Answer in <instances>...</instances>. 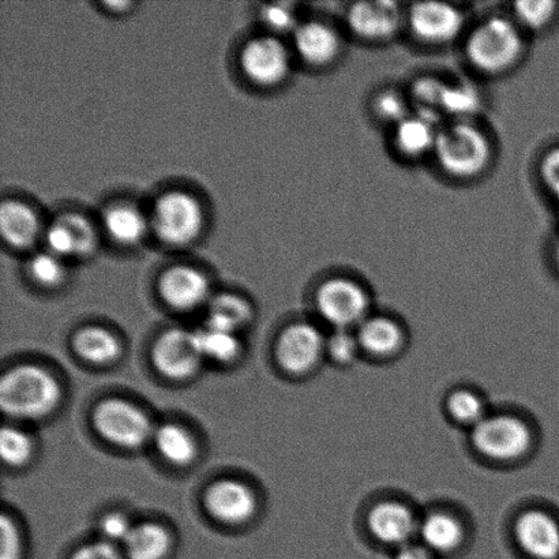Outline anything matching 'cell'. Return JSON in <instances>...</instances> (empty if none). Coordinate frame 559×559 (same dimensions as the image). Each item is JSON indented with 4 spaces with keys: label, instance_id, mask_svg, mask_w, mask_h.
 <instances>
[{
    "label": "cell",
    "instance_id": "1",
    "mask_svg": "<svg viewBox=\"0 0 559 559\" xmlns=\"http://www.w3.org/2000/svg\"><path fill=\"white\" fill-rule=\"evenodd\" d=\"M525 53L523 29L507 16H490L471 31L465 41V57L485 75L508 73Z\"/></svg>",
    "mask_w": 559,
    "mask_h": 559
},
{
    "label": "cell",
    "instance_id": "2",
    "mask_svg": "<svg viewBox=\"0 0 559 559\" xmlns=\"http://www.w3.org/2000/svg\"><path fill=\"white\" fill-rule=\"evenodd\" d=\"M435 156L449 177L471 180L481 177L490 168L492 145L479 126L471 120H453L442 126Z\"/></svg>",
    "mask_w": 559,
    "mask_h": 559
},
{
    "label": "cell",
    "instance_id": "3",
    "mask_svg": "<svg viewBox=\"0 0 559 559\" xmlns=\"http://www.w3.org/2000/svg\"><path fill=\"white\" fill-rule=\"evenodd\" d=\"M60 397L58 381L40 367H15L0 382L2 409L15 418H43L57 408Z\"/></svg>",
    "mask_w": 559,
    "mask_h": 559
},
{
    "label": "cell",
    "instance_id": "4",
    "mask_svg": "<svg viewBox=\"0 0 559 559\" xmlns=\"http://www.w3.org/2000/svg\"><path fill=\"white\" fill-rule=\"evenodd\" d=\"M471 443L480 456L508 463L523 459L531 451L534 435L527 421L519 416L489 414L471 429Z\"/></svg>",
    "mask_w": 559,
    "mask_h": 559
},
{
    "label": "cell",
    "instance_id": "5",
    "mask_svg": "<svg viewBox=\"0 0 559 559\" xmlns=\"http://www.w3.org/2000/svg\"><path fill=\"white\" fill-rule=\"evenodd\" d=\"M318 314L333 329L356 331L371 310L367 289L356 280L332 277L320 285L316 295Z\"/></svg>",
    "mask_w": 559,
    "mask_h": 559
},
{
    "label": "cell",
    "instance_id": "6",
    "mask_svg": "<svg viewBox=\"0 0 559 559\" xmlns=\"http://www.w3.org/2000/svg\"><path fill=\"white\" fill-rule=\"evenodd\" d=\"M152 224L163 242L185 246L199 238L204 227V212L194 197L171 191L157 200Z\"/></svg>",
    "mask_w": 559,
    "mask_h": 559
},
{
    "label": "cell",
    "instance_id": "7",
    "mask_svg": "<svg viewBox=\"0 0 559 559\" xmlns=\"http://www.w3.org/2000/svg\"><path fill=\"white\" fill-rule=\"evenodd\" d=\"M93 421L97 431L118 447L139 448L153 436L150 418L124 400L111 399L103 402L95 409Z\"/></svg>",
    "mask_w": 559,
    "mask_h": 559
},
{
    "label": "cell",
    "instance_id": "8",
    "mask_svg": "<svg viewBox=\"0 0 559 559\" xmlns=\"http://www.w3.org/2000/svg\"><path fill=\"white\" fill-rule=\"evenodd\" d=\"M407 24L416 40L426 46H447L462 35L463 11L451 3L421 2L411 5Z\"/></svg>",
    "mask_w": 559,
    "mask_h": 559
},
{
    "label": "cell",
    "instance_id": "9",
    "mask_svg": "<svg viewBox=\"0 0 559 559\" xmlns=\"http://www.w3.org/2000/svg\"><path fill=\"white\" fill-rule=\"evenodd\" d=\"M404 13L391 0L354 3L347 11V25L353 35L367 43L381 44L397 36Z\"/></svg>",
    "mask_w": 559,
    "mask_h": 559
},
{
    "label": "cell",
    "instance_id": "10",
    "mask_svg": "<svg viewBox=\"0 0 559 559\" xmlns=\"http://www.w3.org/2000/svg\"><path fill=\"white\" fill-rule=\"evenodd\" d=\"M325 354L326 337L309 322L294 323L278 338V364L294 374L314 369Z\"/></svg>",
    "mask_w": 559,
    "mask_h": 559
},
{
    "label": "cell",
    "instance_id": "11",
    "mask_svg": "<svg viewBox=\"0 0 559 559\" xmlns=\"http://www.w3.org/2000/svg\"><path fill=\"white\" fill-rule=\"evenodd\" d=\"M242 69L254 84H282L290 69L288 49L275 37L254 38L243 48Z\"/></svg>",
    "mask_w": 559,
    "mask_h": 559
},
{
    "label": "cell",
    "instance_id": "12",
    "mask_svg": "<svg viewBox=\"0 0 559 559\" xmlns=\"http://www.w3.org/2000/svg\"><path fill=\"white\" fill-rule=\"evenodd\" d=\"M202 355L195 333L173 329L157 340L153 361L163 376L173 380L188 378L201 364Z\"/></svg>",
    "mask_w": 559,
    "mask_h": 559
},
{
    "label": "cell",
    "instance_id": "13",
    "mask_svg": "<svg viewBox=\"0 0 559 559\" xmlns=\"http://www.w3.org/2000/svg\"><path fill=\"white\" fill-rule=\"evenodd\" d=\"M419 523L413 509L400 501L377 503L367 516L372 538L396 550L414 542Z\"/></svg>",
    "mask_w": 559,
    "mask_h": 559
},
{
    "label": "cell",
    "instance_id": "14",
    "mask_svg": "<svg viewBox=\"0 0 559 559\" xmlns=\"http://www.w3.org/2000/svg\"><path fill=\"white\" fill-rule=\"evenodd\" d=\"M514 539L531 559H559V522L540 509L520 514L514 523Z\"/></svg>",
    "mask_w": 559,
    "mask_h": 559
},
{
    "label": "cell",
    "instance_id": "15",
    "mask_svg": "<svg viewBox=\"0 0 559 559\" xmlns=\"http://www.w3.org/2000/svg\"><path fill=\"white\" fill-rule=\"evenodd\" d=\"M294 46L299 58L312 68H326L343 52L342 36L322 21H309L296 27Z\"/></svg>",
    "mask_w": 559,
    "mask_h": 559
},
{
    "label": "cell",
    "instance_id": "16",
    "mask_svg": "<svg viewBox=\"0 0 559 559\" xmlns=\"http://www.w3.org/2000/svg\"><path fill=\"white\" fill-rule=\"evenodd\" d=\"M442 126L437 115L415 111L394 126L393 146L405 158H420L435 153Z\"/></svg>",
    "mask_w": 559,
    "mask_h": 559
},
{
    "label": "cell",
    "instance_id": "17",
    "mask_svg": "<svg viewBox=\"0 0 559 559\" xmlns=\"http://www.w3.org/2000/svg\"><path fill=\"white\" fill-rule=\"evenodd\" d=\"M257 502L253 491L237 480H222L206 495V508L223 523L239 524L253 516Z\"/></svg>",
    "mask_w": 559,
    "mask_h": 559
},
{
    "label": "cell",
    "instance_id": "18",
    "mask_svg": "<svg viewBox=\"0 0 559 559\" xmlns=\"http://www.w3.org/2000/svg\"><path fill=\"white\" fill-rule=\"evenodd\" d=\"M163 299L174 309L191 310L204 304L210 295V283L191 266H174L164 273L160 285Z\"/></svg>",
    "mask_w": 559,
    "mask_h": 559
},
{
    "label": "cell",
    "instance_id": "19",
    "mask_svg": "<svg viewBox=\"0 0 559 559\" xmlns=\"http://www.w3.org/2000/svg\"><path fill=\"white\" fill-rule=\"evenodd\" d=\"M418 536L420 544L438 557L452 555L460 549L465 538L464 525L448 512H432L420 520Z\"/></svg>",
    "mask_w": 559,
    "mask_h": 559
},
{
    "label": "cell",
    "instance_id": "20",
    "mask_svg": "<svg viewBox=\"0 0 559 559\" xmlns=\"http://www.w3.org/2000/svg\"><path fill=\"white\" fill-rule=\"evenodd\" d=\"M361 353L376 358H388L403 348L405 336L403 328L391 317L370 316L356 329Z\"/></svg>",
    "mask_w": 559,
    "mask_h": 559
},
{
    "label": "cell",
    "instance_id": "21",
    "mask_svg": "<svg viewBox=\"0 0 559 559\" xmlns=\"http://www.w3.org/2000/svg\"><path fill=\"white\" fill-rule=\"evenodd\" d=\"M0 233L13 248L26 249L36 242L40 223L29 206L20 201H4L0 206Z\"/></svg>",
    "mask_w": 559,
    "mask_h": 559
},
{
    "label": "cell",
    "instance_id": "22",
    "mask_svg": "<svg viewBox=\"0 0 559 559\" xmlns=\"http://www.w3.org/2000/svg\"><path fill=\"white\" fill-rule=\"evenodd\" d=\"M123 545L129 559H163L171 538L162 525L146 523L136 525Z\"/></svg>",
    "mask_w": 559,
    "mask_h": 559
},
{
    "label": "cell",
    "instance_id": "23",
    "mask_svg": "<svg viewBox=\"0 0 559 559\" xmlns=\"http://www.w3.org/2000/svg\"><path fill=\"white\" fill-rule=\"evenodd\" d=\"M75 353L92 364H109L122 353L118 338L103 328L82 329L74 338Z\"/></svg>",
    "mask_w": 559,
    "mask_h": 559
},
{
    "label": "cell",
    "instance_id": "24",
    "mask_svg": "<svg viewBox=\"0 0 559 559\" xmlns=\"http://www.w3.org/2000/svg\"><path fill=\"white\" fill-rule=\"evenodd\" d=\"M104 226L115 242L128 246L140 242L147 227L144 215L130 205H117L108 210L104 216Z\"/></svg>",
    "mask_w": 559,
    "mask_h": 559
},
{
    "label": "cell",
    "instance_id": "25",
    "mask_svg": "<svg viewBox=\"0 0 559 559\" xmlns=\"http://www.w3.org/2000/svg\"><path fill=\"white\" fill-rule=\"evenodd\" d=\"M158 453L167 462L175 465H186L193 462L197 447L188 430L177 425H163L153 432Z\"/></svg>",
    "mask_w": 559,
    "mask_h": 559
},
{
    "label": "cell",
    "instance_id": "26",
    "mask_svg": "<svg viewBox=\"0 0 559 559\" xmlns=\"http://www.w3.org/2000/svg\"><path fill=\"white\" fill-rule=\"evenodd\" d=\"M249 318L250 307L243 299L237 295L223 294L211 301L206 325L235 333Z\"/></svg>",
    "mask_w": 559,
    "mask_h": 559
},
{
    "label": "cell",
    "instance_id": "27",
    "mask_svg": "<svg viewBox=\"0 0 559 559\" xmlns=\"http://www.w3.org/2000/svg\"><path fill=\"white\" fill-rule=\"evenodd\" d=\"M480 93L468 82L447 84L443 93L441 112H447L454 120H471L479 111Z\"/></svg>",
    "mask_w": 559,
    "mask_h": 559
},
{
    "label": "cell",
    "instance_id": "28",
    "mask_svg": "<svg viewBox=\"0 0 559 559\" xmlns=\"http://www.w3.org/2000/svg\"><path fill=\"white\" fill-rule=\"evenodd\" d=\"M514 22L524 31L547 29L559 14V3L551 0H522L513 5Z\"/></svg>",
    "mask_w": 559,
    "mask_h": 559
},
{
    "label": "cell",
    "instance_id": "29",
    "mask_svg": "<svg viewBox=\"0 0 559 559\" xmlns=\"http://www.w3.org/2000/svg\"><path fill=\"white\" fill-rule=\"evenodd\" d=\"M194 333L202 358L207 356V358L217 361H231L237 358L240 343L235 333L207 325Z\"/></svg>",
    "mask_w": 559,
    "mask_h": 559
},
{
    "label": "cell",
    "instance_id": "30",
    "mask_svg": "<svg viewBox=\"0 0 559 559\" xmlns=\"http://www.w3.org/2000/svg\"><path fill=\"white\" fill-rule=\"evenodd\" d=\"M447 408L452 419L459 425L473 429L486 418L487 408L484 397L469 389H457L449 394Z\"/></svg>",
    "mask_w": 559,
    "mask_h": 559
},
{
    "label": "cell",
    "instance_id": "31",
    "mask_svg": "<svg viewBox=\"0 0 559 559\" xmlns=\"http://www.w3.org/2000/svg\"><path fill=\"white\" fill-rule=\"evenodd\" d=\"M448 82L437 76H424L414 82L411 98L415 104V111L435 114L441 112L443 93Z\"/></svg>",
    "mask_w": 559,
    "mask_h": 559
},
{
    "label": "cell",
    "instance_id": "32",
    "mask_svg": "<svg viewBox=\"0 0 559 559\" xmlns=\"http://www.w3.org/2000/svg\"><path fill=\"white\" fill-rule=\"evenodd\" d=\"M326 354L337 365L354 364L361 354V347L356 331L349 329H333L326 337Z\"/></svg>",
    "mask_w": 559,
    "mask_h": 559
},
{
    "label": "cell",
    "instance_id": "33",
    "mask_svg": "<svg viewBox=\"0 0 559 559\" xmlns=\"http://www.w3.org/2000/svg\"><path fill=\"white\" fill-rule=\"evenodd\" d=\"M372 112L383 123L399 124L408 117L409 103L402 93L397 91H382L372 100Z\"/></svg>",
    "mask_w": 559,
    "mask_h": 559
},
{
    "label": "cell",
    "instance_id": "34",
    "mask_svg": "<svg viewBox=\"0 0 559 559\" xmlns=\"http://www.w3.org/2000/svg\"><path fill=\"white\" fill-rule=\"evenodd\" d=\"M0 452L4 463L21 465L29 460L33 452L32 440L24 431L14 427H4L0 436Z\"/></svg>",
    "mask_w": 559,
    "mask_h": 559
},
{
    "label": "cell",
    "instance_id": "35",
    "mask_svg": "<svg viewBox=\"0 0 559 559\" xmlns=\"http://www.w3.org/2000/svg\"><path fill=\"white\" fill-rule=\"evenodd\" d=\"M29 273L36 283L44 287H55L63 282L64 266L62 260L52 253L37 254L29 262Z\"/></svg>",
    "mask_w": 559,
    "mask_h": 559
},
{
    "label": "cell",
    "instance_id": "36",
    "mask_svg": "<svg viewBox=\"0 0 559 559\" xmlns=\"http://www.w3.org/2000/svg\"><path fill=\"white\" fill-rule=\"evenodd\" d=\"M63 218L66 226L70 228L75 240L76 257H85L96 249L97 237L95 228L87 218L75 213L60 216Z\"/></svg>",
    "mask_w": 559,
    "mask_h": 559
},
{
    "label": "cell",
    "instance_id": "37",
    "mask_svg": "<svg viewBox=\"0 0 559 559\" xmlns=\"http://www.w3.org/2000/svg\"><path fill=\"white\" fill-rule=\"evenodd\" d=\"M46 242L49 253L59 257H76V246L68 226L62 217H58L47 229Z\"/></svg>",
    "mask_w": 559,
    "mask_h": 559
},
{
    "label": "cell",
    "instance_id": "38",
    "mask_svg": "<svg viewBox=\"0 0 559 559\" xmlns=\"http://www.w3.org/2000/svg\"><path fill=\"white\" fill-rule=\"evenodd\" d=\"M261 14L265 24L275 32L294 33L296 27L300 25L298 24L294 9L290 8L288 3L267 4L262 9Z\"/></svg>",
    "mask_w": 559,
    "mask_h": 559
},
{
    "label": "cell",
    "instance_id": "39",
    "mask_svg": "<svg viewBox=\"0 0 559 559\" xmlns=\"http://www.w3.org/2000/svg\"><path fill=\"white\" fill-rule=\"evenodd\" d=\"M539 173L542 182L559 202V146L547 152L542 158Z\"/></svg>",
    "mask_w": 559,
    "mask_h": 559
},
{
    "label": "cell",
    "instance_id": "40",
    "mask_svg": "<svg viewBox=\"0 0 559 559\" xmlns=\"http://www.w3.org/2000/svg\"><path fill=\"white\" fill-rule=\"evenodd\" d=\"M133 528L129 520L119 513L108 514L102 523V533L109 542H123L124 544Z\"/></svg>",
    "mask_w": 559,
    "mask_h": 559
},
{
    "label": "cell",
    "instance_id": "41",
    "mask_svg": "<svg viewBox=\"0 0 559 559\" xmlns=\"http://www.w3.org/2000/svg\"><path fill=\"white\" fill-rule=\"evenodd\" d=\"M2 559H20L21 539L19 530L8 516L2 518Z\"/></svg>",
    "mask_w": 559,
    "mask_h": 559
},
{
    "label": "cell",
    "instance_id": "42",
    "mask_svg": "<svg viewBox=\"0 0 559 559\" xmlns=\"http://www.w3.org/2000/svg\"><path fill=\"white\" fill-rule=\"evenodd\" d=\"M71 559H122L119 551L109 542L82 547Z\"/></svg>",
    "mask_w": 559,
    "mask_h": 559
},
{
    "label": "cell",
    "instance_id": "43",
    "mask_svg": "<svg viewBox=\"0 0 559 559\" xmlns=\"http://www.w3.org/2000/svg\"><path fill=\"white\" fill-rule=\"evenodd\" d=\"M437 555L420 542H411V544L400 547L396 550L394 559H438Z\"/></svg>",
    "mask_w": 559,
    "mask_h": 559
},
{
    "label": "cell",
    "instance_id": "44",
    "mask_svg": "<svg viewBox=\"0 0 559 559\" xmlns=\"http://www.w3.org/2000/svg\"><path fill=\"white\" fill-rule=\"evenodd\" d=\"M555 260L557 262V266L559 267V239H558V242H557L556 249H555Z\"/></svg>",
    "mask_w": 559,
    "mask_h": 559
}]
</instances>
